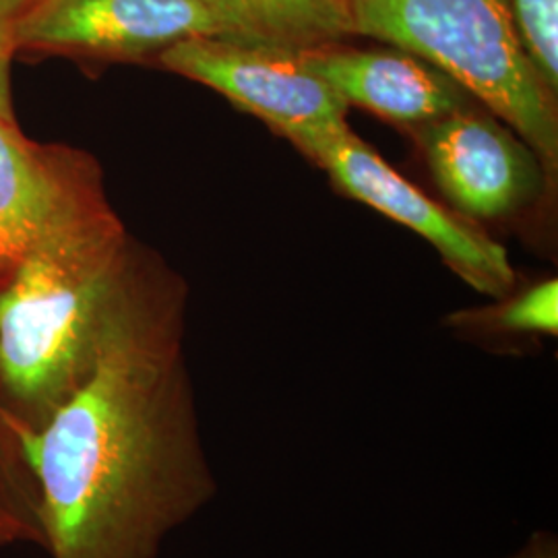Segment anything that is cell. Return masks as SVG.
<instances>
[{
  "label": "cell",
  "instance_id": "cell-1",
  "mask_svg": "<svg viewBox=\"0 0 558 558\" xmlns=\"http://www.w3.org/2000/svg\"><path fill=\"white\" fill-rule=\"evenodd\" d=\"M52 558H156L218 495L184 373L177 302L126 267L80 383L21 433Z\"/></svg>",
  "mask_w": 558,
  "mask_h": 558
},
{
  "label": "cell",
  "instance_id": "cell-2",
  "mask_svg": "<svg viewBox=\"0 0 558 558\" xmlns=\"http://www.w3.org/2000/svg\"><path fill=\"white\" fill-rule=\"evenodd\" d=\"M126 267V236L96 174L0 292V379L15 398L59 405L73 391Z\"/></svg>",
  "mask_w": 558,
  "mask_h": 558
},
{
  "label": "cell",
  "instance_id": "cell-3",
  "mask_svg": "<svg viewBox=\"0 0 558 558\" xmlns=\"http://www.w3.org/2000/svg\"><path fill=\"white\" fill-rule=\"evenodd\" d=\"M352 29L430 62L558 168L557 94L539 80L511 0H350Z\"/></svg>",
  "mask_w": 558,
  "mask_h": 558
},
{
  "label": "cell",
  "instance_id": "cell-4",
  "mask_svg": "<svg viewBox=\"0 0 558 558\" xmlns=\"http://www.w3.org/2000/svg\"><path fill=\"white\" fill-rule=\"evenodd\" d=\"M288 141L320 166L348 197L428 240L451 271L480 294L502 299L515 290L518 276L505 246L403 179L348 124L302 131Z\"/></svg>",
  "mask_w": 558,
  "mask_h": 558
},
{
  "label": "cell",
  "instance_id": "cell-5",
  "mask_svg": "<svg viewBox=\"0 0 558 558\" xmlns=\"http://www.w3.org/2000/svg\"><path fill=\"white\" fill-rule=\"evenodd\" d=\"M300 50L234 36H199L170 46L158 60L288 140L302 131L348 124L345 101L306 69Z\"/></svg>",
  "mask_w": 558,
  "mask_h": 558
},
{
  "label": "cell",
  "instance_id": "cell-6",
  "mask_svg": "<svg viewBox=\"0 0 558 558\" xmlns=\"http://www.w3.org/2000/svg\"><path fill=\"white\" fill-rule=\"evenodd\" d=\"M232 36L197 0H29L13 21L17 50L141 60L189 38Z\"/></svg>",
  "mask_w": 558,
  "mask_h": 558
},
{
  "label": "cell",
  "instance_id": "cell-7",
  "mask_svg": "<svg viewBox=\"0 0 558 558\" xmlns=\"http://www.w3.org/2000/svg\"><path fill=\"white\" fill-rule=\"evenodd\" d=\"M440 193L465 220H502L538 201L550 177L536 151L476 106L410 129Z\"/></svg>",
  "mask_w": 558,
  "mask_h": 558
},
{
  "label": "cell",
  "instance_id": "cell-8",
  "mask_svg": "<svg viewBox=\"0 0 558 558\" xmlns=\"http://www.w3.org/2000/svg\"><path fill=\"white\" fill-rule=\"evenodd\" d=\"M300 54L348 108L356 106L408 131L478 101L437 66L399 48L360 50L336 41L302 48Z\"/></svg>",
  "mask_w": 558,
  "mask_h": 558
},
{
  "label": "cell",
  "instance_id": "cell-9",
  "mask_svg": "<svg viewBox=\"0 0 558 558\" xmlns=\"http://www.w3.org/2000/svg\"><path fill=\"white\" fill-rule=\"evenodd\" d=\"M98 172L83 158H50L21 135L11 106H0V276Z\"/></svg>",
  "mask_w": 558,
  "mask_h": 558
},
{
  "label": "cell",
  "instance_id": "cell-10",
  "mask_svg": "<svg viewBox=\"0 0 558 558\" xmlns=\"http://www.w3.org/2000/svg\"><path fill=\"white\" fill-rule=\"evenodd\" d=\"M234 38L315 48L352 36L350 0H197Z\"/></svg>",
  "mask_w": 558,
  "mask_h": 558
},
{
  "label": "cell",
  "instance_id": "cell-11",
  "mask_svg": "<svg viewBox=\"0 0 558 558\" xmlns=\"http://www.w3.org/2000/svg\"><path fill=\"white\" fill-rule=\"evenodd\" d=\"M497 300L490 306L451 313L445 325L459 333L480 338H557V278L542 279L521 292L513 290Z\"/></svg>",
  "mask_w": 558,
  "mask_h": 558
},
{
  "label": "cell",
  "instance_id": "cell-12",
  "mask_svg": "<svg viewBox=\"0 0 558 558\" xmlns=\"http://www.w3.org/2000/svg\"><path fill=\"white\" fill-rule=\"evenodd\" d=\"M525 52L550 92H558V0H511Z\"/></svg>",
  "mask_w": 558,
  "mask_h": 558
},
{
  "label": "cell",
  "instance_id": "cell-13",
  "mask_svg": "<svg viewBox=\"0 0 558 558\" xmlns=\"http://www.w3.org/2000/svg\"><path fill=\"white\" fill-rule=\"evenodd\" d=\"M499 558H558V538L555 532L538 530L530 534L518 550Z\"/></svg>",
  "mask_w": 558,
  "mask_h": 558
},
{
  "label": "cell",
  "instance_id": "cell-14",
  "mask_svg": "<svg viewBox=\"0 0 558 558\" xmlns=\"http://www.w3.org/2000/svg\"><path fill=\"white\" fill-rule=\"evenodd\" d=\"M29 0H0V23H13Z\"/></svg>",
  "mask_w": 558,
  "mask_h": 558
},
{
  "label": "cell",
  "instance_id": "cell-15",
  "mask_svg": "<svg viewBox=\"0 0 558 558\" xmlns=\"http://www.w3.org/2000/svg\"><path fill=\"white\" fill-rule=\"evenodd\" d=\"M0 521L2 523H7L9 527H13V525H17V521L15 519H11V515H9V511L2 507V502H0Z\"/></svg>",
  "mask_w": 558,
  "mask_h": 558
},
{
  "label": "cell",
  "instance_id": "cell-16",
  "mask_svg": "<svg viewBox=\"0 0 558 558\" xmlns=\"http://www.w3.org/2000/svg\"><path fill=\"white\" fill-rule=\"evenodd\" d=\"M11 530H13V527H9L7 523L0 521V544H2L4 539L11 538Z\"/></svg>",
  "mask_w": 558,
  "mask_h": 558
}]
</instances>
